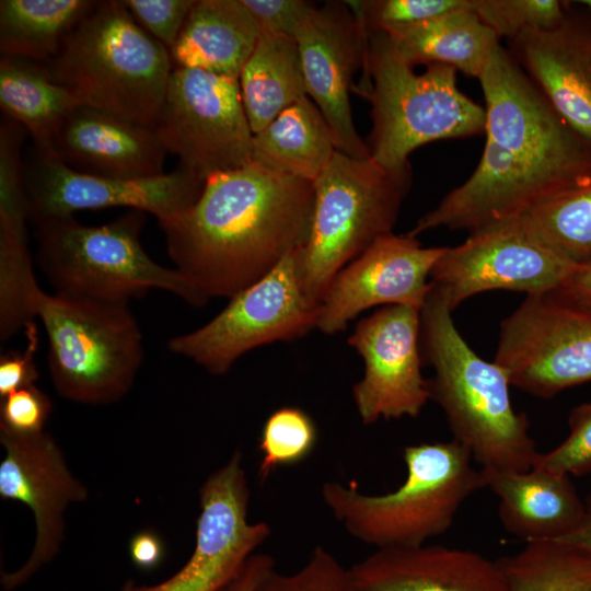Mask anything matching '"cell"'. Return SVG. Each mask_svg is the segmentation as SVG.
Instances as JSON below:
<instances>
[{"instance_id":"obj_19","label":"cell","mask_w":591,"mask_h":591,"mask_svg":"<svg viewBox=\"0 0 591 591\" xmlns=\"http://www.w3.org/2000/svg\"><path fill=\"white\" fill-rule=\"evenodd\" d=\"M445 246L424 247L416 236L390 233L339 270L318 302L316 328L343 332L361 312L378 305L424 306L432 268Z\"/></svg>"},{"instance_id":"obj_10","label":"cell","mask_w":591,"mask_h":591,"mask_svg":"<svg viewBox=\"0 0 591 591\" xmlns=\"http://www.w3.org/2000/svg\"><path fill=\"white\" fill-rule=\"evenodd\" d=\"M296 253L230 298L207 324L171 338L169 349L213 375H223L250 350L297 339L316 328L318 303L300 285Z\"/></svg>"},{"instance_id":"obj_40","label":"cell","mask_w":591,"mask_h":591,"mask_svg":"<svg viewBox=\"0 0 591 591\" xmlns=\"http://www.w3.org/2000/svg\"><path fill=\"white\" fill-rule=\"evenodd\" d=\"M26 346L10 350L0 357V398L18 390L34 385L39 378L34 357L39 344L38 328L34 321L24 327Z\"/></svg>"},{"instance_id":"obj_35","label":"cell","mask_w":591,"mask_h":591,"mask_svg":"<svg viewBox=\"0 0 591 591\" xmlns=\"http://www.w3.org/2000/svg\"><path fill=\"white\" fill-rule=\"evenodd\" d=\"M254 591H348L347 568L322 545L296 571L268 573Z\"/></svg>"},{"instance_id":"obj_12","label":"cell","mask_w":591,"mask_h":591,"mask_svg":"<svg viewBox=\"0 0 591 591\" xmlns=\"http://www.w3.org/2000/svg\"><path fill=\"white\" fill-rule=\"evenodd\" d=\"M579 266L547 245L525 213L445 246L430 282L454 311L465 300L491 290L551 293Z\"/></svg>"},{"instance_id":"obj_31","label":"cell","mask_w":591,"mask_h":591,"mask_svg":"<svg viewBox=\"0 0 591 591\" xmlns=\"http://www.w3.org/2000/svg\"><path fill=\"white\" fill-rule=\"evenodd\" d=\"M553 250L576 264L591 260V184L545 201L528 213Z\"/></svg>"},{"instance_id":"obj_6","label":"cell","mask_w":591,"mask_h":591,"mask_svg":"<svg viewBox=\"0 0 591 591\" xmlns=\"http://www.w3.org/2000/svg\"><path fill=\"white\" fill-rule=\"evenodd\" d=\"M360 93L372 105L370 158L385 170L412 176L409 155L437 140L485 132V108L456 84V70L428 65L417 73L389 36L371 33Z\"/></svg>"},{"instance_id":"obj_23","label":"cell","mask_w":591,"mask_h":591,"mask_svg":"<svg viewBox=\"0 0 591 591\" xmlns=\"http://www.w3.org/2000/svg\"><path fill=\"white\" fill-rule=\"evenodd\" d=\"M482 472L486 488L499 499L502 526L525 543L557 541L570 533L583 517L584 499L570 476L537 467L525 472Z\"/></svg>"},{"instance_id":"obj_5","label":"cell","mask_w":591,"mask_h":591,"mask_svg":"<svg viewBox=\"0 0 591 591\" xmlns=\"http://www.w3.org/2000/svg\"><path fill=\"white\" fill-rule=\"evenodd\" d=\"M43 65L81 105L151 128L173 71L169 50L116 0L96 1Z\"/></svg>"},{"instance_id":"obj_37","label":"cell","mask_w":591,"mask_h":591,"mask_svg":"<svg viewBox=\"0 0 591 591\" xmlns=\"http://www.w3.org/2000/svg\"><path fill=\"white\" fill-rule=\"evenodd\" d=\"M195 0H124L136 23L169 51L175 44Z\"/></svg>"},{"instance_id":"obj_20","label":"cell","mask_w":591,"mask_h":591,"mask_svg":"<svg viewBox=\"0 0 591 591\" xmlns=\"http://www.w3.org/2000/svg\"><path fill=\"white\" fill-rule=\"evenodd\" d=\"M568 2L556 26L531 30L508 49L558 115L591 144V11Z\"/></svg>"},{"instance_id":"obj_21","label":"cell","mask_w":591,"mask_h":591,"mask_svg":"<svg viewBox=\"0 0 591 591\" xmlns=\"http://www.w3.org/2000/svg\"><path fill=\"white\" fill-rule=\"evenodd\" d=\"M348 591H508L497 563L443 545L391 547L347 568Z\"/></svg>"},{"instance_id":"obj_34","label":"cell","mask_w":591,"mask_h":591,"mask_svg":"<svg viewBox=\"0 0 591 591\" xmlns=\"http://www.w3.org/2000/svg\"><path fill=\"white\" fill-rule=\"evenodd\" d=\"M369 34L393 36L445 13L466 8L471 0L356 1Z\"/></svg>"},{"instance_id":"obj_44","label":"cell","mask_w":591,"mask_h":591,"mask_svg":"<svg viewBox=\"0 0 591 591\" xmlns=\"http://www.w3.org/2000/svg\"><path fill=\"white\" fill-rule=\"evenodd\" d=\"M557 541L571 544L591 555V494L584 499V512L580 523Z\"/></svg>"},{"instance_id":"obj_3","label":"cell","mask_w":591,"mask_h":591,"mask_svg":"<svg viewBox=\"0 0 591 591\" xmlns=\"http://www.w3.org/2000/svg\"><path fill=\"white\" fill-rule=\"evenodd\" d=\"M452 312L431 285L420 311L422 359L433 369L428 379L430 401L440 406L453 439L471 452L482 470L529 471L540 452L525 414L512 406L509 374L472 349L456 328Z\"/></svg>"},{"instance_id":"obj_4","label":"cell","mask_w":591,"mask_h":591,"mask_svg":"<svg viewBox=\"0 0 591 591\" xmlns=\"http://www.w3.org/2000/svg\"><path fill=\"white\" fill-rule=\"evenodd\" d=\"M406 478L393 491L362 493L357 484L328 480L321 496L344 530L375 549L416 547L444 534L464 501L486 488L471 452L452 439L404 448Z\"/></svg>"},{"instance_id":"obj_9","label":"cell","mask_w":591,"mask_h":591,"mask_svg":"<svg viewBox=\"0 0 591 591\" xmlns=\"http://www.w3.org/2000/svg\"><path fill=\"white\" fill-rule=\"evenodd\" d=\"M35 312L47 336L49 374L60 396L104 405L128 393L143 360V344L127 303L42 289Z\"/></svg>"},{"instance_id":"obj_22","label":"cell","mask_w":591,"mask_h":591,"mask_svg":"<svg viewBox=\"0 0 591 591\" xmlns=\"http://www.w3.org/2000/svg\"><path fill=\"white\" fill-rule=\"evenodd\" d=\"M53 151L76 171L115 178L164 174L167 153L154 128L85 105L65 119Z\"/></svg>"},{"instance_id":"obj_17","label":"cell","mask_w":591,"mask_h":591,"mask_svg":"<svg viewBox=\"0 0 591 591\" xmlns=\"http://www.w3.org/2000/svg\"><path fill=\"white\" fill-rule=\"evenodd\" d=\"M0 442L5 451L0 462V498L28 507L36 524L27 560L12 572H1V586L10 591L58 555L65 538L63 513L69 505L84 501L88 489L71 473L50 433L16 436L0 431Z\"/></svg>"},{"instance_id":"obj_18","label":"cell","mask_w":591,"mask_h":591,"mask_svg":"<svg viewBox=\"0 0 591 591\" xmlns=\"http://www.w3.org/2000/svg\"><path fill=\"white\" fill-rule=\"evenodd\" d=\"M369 37L362 15L346 1L317 7L294 35L308 96L333 130L338 151L360 160L370 151L356 130L349 94L355 72L364 67Z\"/></svg>"},{"instance_id":"obj_28","label":"cell","mask_w":591,"mask_h":591,"mask_svg":"<svg viewBox=\"0 0 591 591\" xmlns=\"http://www.w3.org/2000/svg\"><path fill=\"white\" fill-rule=\"evenodd\" d=\"M79 105L74 94L56 82L43 63L1 56V109L30 134L35 148L53 151L56 134Z\"/></svg>"},{"instance_id":"obj_41","label":"cell","mask_w":591,"mask_h":591,"mask_svg":"<svg viewBox=\"0 0 591 591\" xmlns=\"http://www.w3.org/2000/svg\"><path fill=\"white\" fill-rule=\"evenodd\" d=\"M129 557L134 565L142 570H153L164 559L165 544L153 530H142L129 541Z\"/></svg>"},{"instance_id":"obj_25","label":"cell","mask_w":591,"mask_h":591,"mask_svg":"<svg viewBox=\"0 0 591 591\" xmlns=\"http://www.w3.org/2000/svg\"><path fill=\"white\" fill-rule=\"evenodd\" d=\"M337 151L328 123L305 96L253 135L252 162L313 183Z\"/></svg>"},{"instance_id":"obj_42","label":"cell","mask_w":591,"mask_h":591,"mask_svg":"<svg viewBox=\"0 0 591 591\" xmlns=\"http://www.w3.org/2000/svg\"><path fill=\"white\" fill-rule=\"evenodd\" d=\"M549 294L563 302L591 309V260L581 264Z\"/></svg>"},{"instance_id":"obj_26","label":"cell","mask_w":591,"mask_h":591,"mask_svg":"<svg viewBox=\"0 0 591 591\" xmlns=\"http://www.w3.org/2000/svg\"><path fill=\"white\" fill-rule=\"evenodd\" d=\"M389 37L413 67L441 63L476 79L500 44L498 36L474 12L473 0L466 8Z\"/></svg>"},{"instance_id":"obj_38","label":"cell","mask_w":591,"mask_h":591,"mask_svg":"<svg viewBox=\"0 0 591 591\" xmlns=\"http://www.w3.org/2000/svg\"><path fill=\"white\" fill-rule=\"evenodd\" d=\"M53 404L35 384L1 398L0 431L16 436H34L44 431Z\"/></svg>"},{"instance_id":"obj_33","label":"cell","mask_w":591,"mask_h":591,"mask_svg":"<svg viewBox=\"0 0 591 591\" xmlns=\"http://www.w3.org/2000/svg\"><path fill=\"white\" fill-rule=\"evenodd\" d=\"M567 1L558 0H473V10L498 38L508 40L531 30L558 25L565 18Z\"/></svg>"},{"instance_id":"obj_7","label":"cell","mask_w":591,"mask_h":591,"mask_svg":"<svg viewBox=\"0 0 591 591\" xmlns=\"http://www.w3.org/2000/svg\"><path fill=\"white\" fill-rule=\"evenodd\" d=\"M33 221L36 259L55 293L128 303L159 289L194 306L208 302L179 271L146 253L143 211L130 210L101 225L82 224L73 216Z\"/></svg>"},{"instance_id":"obj_32","label":"cell","mask_w":591,"mask_h":591,"mask_svg":"<svg viewBox=\"0 0 591 591\" xmlns=\"http://www.w3.org/2000/svg\"><path fill=\"white\" fill-rule=\"evenodd\" d=\"M318 431L313 418L302 408L283 406L265 420L258 437V476L268 479L276 471L306 461L314 452Z\"/></svg>"},{"instance_id":"obj_15","label":"cell","mask_w":591,"mask_h":591,"mask_svg":"<svg viewBox=\"0 0 591 591\" xmlns=\"http://www.w3.org/2000/svg\"><path fill=\"white\" fill-rule=\"evenodd\" d=\"M30 219L70 217L76 211L127 207L158 219L190 207L205 181L177 167L141 178H115L76 171L54 151L33 148L24 163Z\"/></svg>"},{"instance_id":"obj_24","label":"cell","mask_w":591,"mask_h":591,"mask_svg":"<svg viewBox=\"0 0 591 591\" xmlns=\"http://www.w3.org/2000/svg\"><path fill=\"white\" fill-rule=\"evenodd\" d=\"M259 34L242 0H195L169 51L173 68L239 79Z\"/></svg>"},{"instance_id":"obj_13","label":"cell","mask_w":591,"mask_h":591,"mask_svg":"<svg viewBox=\"0 0 591 591\" xmlns=\"http://www.w3.org/2000/svg\"><path fill=\"white\" fill-rule=\"evenodd\" d=\"M494 361L511 386L540 398L591 381V309L526 296L499 326Z\"/></svg>"},{"instance_id":"obj_16","label":"cell","mask_w":591,"mask_h":591,"mask_svg":"<svg viewBox=\"0 0 591 591\" xmlns=\"http://www.w3.org/2000/svg\"><path fill=\"white\" fill-rule=\"evenodd\" d=\"M420 309L387 305L362 318L348 344L363 360L352 398L363 425L417 417L430 401L422 376Z\"/></svg>"},{"instance_id":"obj_1","label":"cell","mask_w":591,"mask_h":591,"mask_svg":"<svg viewBox=\"0 0 591 591\" xmlns=\"http://www.w3.org/2000/svg\"><path fill=\"white\" fill-rule=\"evenodd\" d=\"M485 146L471 176L422 215L409 233H468L528 213L591 184V144L553 108L501 44L478 78Z\"/></svg>"},{"instance_id":"obj_8","label":"cell","mask_w":591,"mask_h":591,"mask_svg":"<svg viewBox=\"0 0 591 591\" xmlns=\"http://www.w3.org/2000/svg\"><path fill=\"white\" fill-rule=\"evenodd\" d=\"M412 176L394 174L371 158L337 151L313 182L310 236L297 251L300 285L318 303L335 275L380 237L393 233Z\"/></svg>"},{"instance_id":"obj_36","label":"cell","mask_w":591,"mask_h":591,"mask_svg":"<svg viewBox=\"0 0 591 591\" xmlns=\"http://www.w3.org/2000/svg\"><path fill=\"white\" fill-rule=\"evenodd\" d=\"M568 425L567 438L553 450L540 453L533 467L567 476L591 472V401L571 409Z\"/></svg>"},{"instance_id":"obj_30","label":"cell","mask_w":591,"mask_h":591,"mask_svg":"<svg viewBox=\"0 0 591 591\" xmlns=\"http://www.w3.org/2000/svg\"><path fill=\"white\" fill-rule=\"evenodd\" d=\"M496 560L508 591H591V555L561 541L530 542Z\"/></svg>"},{"instance_id":"obj_29","label":"cell","mask_w":591,"mask_h":591,"mask_svg":"<svg viewBox=\"0 0 591 591\" xmlns=\"http://www.w3.org/2000/svg\"><path fill=\"white\" fill-rule=\"evenodd\" d=\"M90 0H1L0 50L45 63L95 5Z\"/></svg>"},{"instance_id":"obj_46","label":"cell","mask_w":591,"mask_h":591,"mask_svg":"<svg viewBox=\"0 0 591 591\" xmlns=\"http://www.w3.org/2000/svg\"><path fill=\"white\" fill-rule=\"evenodd\" d=\"M579 4L583 5L586 9L591 11V0H581L577 1Z\"/></svg>"},{"instance_id":"obj_45","label":"cell","mask_w":591,"mask_h":591,"mask_svg":"<svg viewBox=\"0 0 591 591\" xmlns=\"http://www.w3.org/2000/svg\"><path fill=\"white\" fill-rule=\"evenodd\" d=\"M135 582L131 579H128L125 581L124 586L121 587L120 591H134Z\"/></svg>"},{"instance_id":"obj_2","label":"cell","mask_w":591,"mask_h":591,"mask_svg":"<svg viewBox=\"0 0 591 591\" xmlns=\"http://www.w3.org/2000/svg\"><path fill=\"white\" fill-rule=\"evenodd\" d=\"M313 183L254 162L215 173L187 209L158 219L169 256L207 300L232 298L310 236Z\"/></svg>"},{"instance_id":"obj_14","label":"cell","mask_w":591,"mask_h":591,"mask_svg":"<svg viewBox=\"0 0 591 591\" xmlns=\"http://www.w3.org/2000/svg\"><path fill=\"white\" fill-rule=\"evenodd\" d=\"M250 486L243 454L212 472L199 489L194 551L169 579L134 591H219L271 535L265 521H248Z\"/></svg>"},{"instance_id":"obj_27","label":"cell","mask_w":591,"mask_h":591,"mask_svg":"<svg viewBox=\"0 0 591 591\" xmlns=\"http://www.w3.org/2000/svg\"><path fill=\"white\" fill-rule=\"evenodd\" d=\"M253 135L282 111L308 96L294 37L260 31L239 78Z\"/></svg>"},{"instance_id":"obj_39","label":"cell","mask_w":591,"mask_h":591,"mask_svg":"<svg viewBox=\"0 0 591 591\" xmlns=\"http://www.w3.org/2000/svg\"><path fill=\"white\" fill-rule=\"evenodd\" d=\"M260 31L294 37L300 26L317 8L305 0H242Z\"/></svg>"},{"instance_id":"obj_11","label":"cell","mask_w":591,"mask_h":591,"mask_svg":"<svg viewBox=\"0 0 591 591\" xmlns=\"http://www.w3.org/2000/svg\"><path fill=\"white\" fill-rule=\"evenodd\" d=\"M154 129L178 166L202 181L252 162L253 132L239 79L173 68Z\"/></svg>"},{"instance_id":"obj_43","label":"cell","mask_w":591,"mask_h":591,"mask_svg":"<svg viewBox=\"0 0 591 591\" xmlns=\"http://www.w3.org/2000/svg\"><path fill=\"white\" fill-rule=\"evenodd\" d=\"M276 569V560L265 553L253 554L239 573L219 591H254L259 582Z\"/></svg>"}]
</instances>
